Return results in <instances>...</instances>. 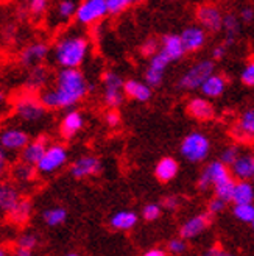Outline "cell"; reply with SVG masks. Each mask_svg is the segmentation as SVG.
<instances>
[{
  "label": "cell",
  "mask_w": 254,
  "mask_h": 256,
  "mask_svg": "<svg viewBox=\"0 0 254 256\" xmlns=\"http://www.w3.org/2000/svg\"><path fill=\"white\" fill-rule=\"evenodd\" d=\"M48 6V0H30V11L34 16H41Z\"/></svg>",
  "instance_id": "obj_44"
},
{
  "label": "cell",
  "mask_w": 254,
  "mask_h": 256,
  "mask_svg": "<svg viewBox=\"0 0 254 256\" xmlns=\"http://www.w3.org/2000/svg\"><path fill=\"white\" fill-rule=\"evenodd\" d=\"M22 2H28L30 4V0H22Z\"/></svg>",
  "instance_id": "obj_57"
},
{
  "label": "cell",
  "mask_w": 254,
  "mask_h": 256,
  "mask_svg": "<svg viewBox=\"0 0 254 256\" xmlns=\"http://www.w3.org/2000/svg\"><path fill=\"white\" fill-rule=\"evenodd\" d=\"M16 116L25 124H36L45 116V106L41 98H36L33 94H23L16 100L14 105Z\"/></svg>",
  "instance_id": "obj_4"
},
{
  "label": "cell",
  "mask_w": 254,
  "mask_h": 256,
  "mask_svg": "<svg viewBox=\"0 0 254 256\" xmlns=\"http://www.w3.org/2000/svg\"><path fill=\"white\" fill-rule=\"evenodd\" d=\"M66 162H67L66 147L61 144H53V146L47 147L41 161L36 164V169H37V174L50 175V174H55L59 169L64 168Z\"/></svg>",
  "instance_id": "obj_5"
},
{
  "label": "cell",
  "mask_w": 254,
  "mask_h": 256,
  "mask_svg": "<svg viewBox=\"0 0 254 256\" xmlns=\"http://www.w3.org/2000/svg\"><path fill=\"white\" fill-rule=\"evenodd\" d=\"M251 228L254 230V219H253V222H251Z\"/></svg>",
  "instance_id": "obj_56"
},
{
  "label": "cell",
  "mask_w": 254,
  "mask_h": 256,
  "mask_svg": "<svg viewBox=\"0 0 254 256\" xmlns=\"http://www.w3.org/2000/svg\"><path fill=\"white\" fill-rule=\"evenodd\" d=\"M226 89V80L223 78L222 75H209L208 78L205 80V83L201 84L200 91L205 94L206 97H220Z\"/></svg>",
  "instance_id": "obj_25"
},
{
  "label": "cell",
  "mask_w": 254,
  "mask_h": 256,
  "mask_svg": "<svg viewBox=\"0 0 254 256\" xmlns=\"http://www.w3.org/2000/svg\"><path fill=\"white\" fill-rule=\"evenodd\" d=\"M254 200V188L248 180H239L234 188L233 202L234 203H251Z\"/></svg>",
  "instance_id": "obj_30"
},
{
  "label": "cell",
  "mask_w": 254,
  "mask_h": 256,
  "mask_svg": "<svg viewBox=\"0 0 254 256\" xmlns=\"http://www.w3.org/2000/svg\"><path fill=\"white\" fill-rule=\"evenodd\" d=\"M89 52V41L83 34L62 36L56 42L53 56L61 68H80Z\"/></svg>",
  "instance_id": "obj_2"
},
{
  "label": "cell",
  "mask_w": 254,
  "mask_h": 256,
  "mask_svg": "<svg viewBox=\"0 0 254 256\" xmlns=\"http://www.w3.org/2000/svg\"><path fill=\"white\" fill-rule=\"evenodd\" d=\"M178 170H180V166H178L176 160L167 156V158H162L156 164L155 175H156V178L159 182L167 183V182H172L173 178L178 175Z\"/></svg>",
  "instance_id": "obj_24"
},
{
  "label": "cell",
  "mask_w": 254,
  "mask_h": 256,
  "mask_svg": "<svg viewBox=\"0 0 254 256\" xmlns=\"http://www.w3.org/2000/svg\"><path fill=\"white\" fill-rule=\"evenodd\" d=\"M242 83L244 84H247V86H254V60L253 61H250L247 66H245V69H244V72H242Z\"/></svg>",
  "instance_id": "obj_42"
},
{
  "label": "cell",
  "mask_w": 254,
  "mask_h": 256,
  "mask_svg": "<svg viewBox=\"0 0 254 256\" xmlns=\"http://www.w3.org/2000/svg\"><path fill=\"white\" fill-rule=\"evenodd\" d=\"M230 175V170H228V166L222 161H212L209 162L205 169H203L200 180H198V188L200 190H206L211 186H214L215 182H219L220 178Z\"/></svg>",
  "instance_id": "obj_11"
},
{
  "label": "cell",
  "mask_w": 254,
  "mask_h": 256,
  "mask_svg": "<svg viewBox=\"0 0 254 256\" xmlns=\"http://www.w3.org/2000/svg\"><path fill=\"white\" fill-rule=\"evenodd\" d=\"M142 2H145V0H130L131 5H137V4H142Z\"/></svg>",
  "instance_id": "obj_53"
},
{
  "label": "cell",
  "mask_w": 254,
  "mask_h": 256,
  "mask_svg": "<svg viewBox=\"0 0 254 256\" xmlns=\"http://www.w3.org/2000/svg\"><path fill=\"white\" fill-rule=\"evenodd\" d=\"M30 142V136L27 132L17 126H6L0 130V146L8 153H19Z\"/></svg>",
  "instance_id": "obj_9"
},
{
  "label": "cell",
  "mask_w": 254,
  "mask_h": 256,
  "mask_svg": "<svg viewBox=\"0 0 254 256\" xmlns=\"http://www.w3.org/2000/svg\"><path fill=\"white\" fill-rule=\"evenodd\" d=\"M48 55V47L44 42H34L30 44L28 47L23 48V52L20 54V62L27 68H34L47 58Z\"/></svg>",
  "instance_id": "obj_13"
},
{
  "label": "cell",
  "mask_w": 254,
  "mask_h": 256,
  "mask_svg": "<svg viewBox=\"0 0 254 256\" xmlns=\"http://www.w3.org/2000/svg\"><path fill=\"white\" fill-rule=\"evenodd\" d=\"M236 219L245 224H251L254 219V204L251 203H236V206L233 210Z\"/></svg>",
  "instance_id": "obj_36"
},
{
  "label": "cell",
  "mask_w": 254,
  "mask_h": 256,
  "mask_svg": "<svg viewBox=\"0 0 254 256\" xmlns=\"http://www.w3.org/2000/svg\"><path fill=\"white\" fill-rule=\"evenodd\" d=\"M103 84H105V92H103L105 104L111 108H117L123 102L125 82L120 78L119 74L108 70L103 74Z\"/></svg>",
  "instance_id": "obj_8"
},
{
  "label": "cell",
  "mask_w": 254,
  "mask_h": 256,
  "mask_svg": "<svg viewBox=\"0 0 254 256\" xmlns=\"http://www.w3.org/2000/svg\"><path fill=\"white\" fill-rule=\"evenodd\" d=\"M253 182H254V172H253Z\"/></svg>",
  "instance_id": "obj_58"
},
{
  "label": "cell",
  "mask_w": 254,
  "mask_h": 256,
  "mask_svg": "<svg viewBox=\"0 0 254 256\" xmlns=\"http://www.w3.org/2000/svg\"><path fill=\"white\" fill-rule=\"evenodd\" d=\"M3 102H5V94H3L2 91H0V105H2Z\"/></svg>",
  "instance_id": "obj_54"
},
{
  "label": "cell",
  "mask_w": 254,
  "mask_h": 256,
  "mask_svg": "<svg viewBox=\"0 0 254 256\" xmlns=\"http://www.w3.org/2000/svg\"><path fill=\"white\" fill-rule=\"evenodd\" d=\"M8 216H9V219L12 222H16V224L27 222L30 219V216H31V203L28 200H25V198H20L19 203L16 204V208L12 210Z\"/></svg>",
  "instance_id": "obj_33"
},
{
  "label": "cell",
  "mask_w": 254,
  "mask_h": 256,
  "mask_svg": "<svg viewBox=\"0 0 254 256\" xmlns=\"http://www.w3.org/2000/svg\"><path fill=\"white\" fill-rule=\"evenodd\" d=\"M48 144H47V139L45 138H37L34 140H30V142L23 147V150L20 152V160L36 166L37 162L41 161L42 155L45 153Z\"/></svg>",
  "instance_id": "obj_15"
},
{
  "label": "cell",
  "mask_w": 254,
  "mask_h": 256,
  "mask_svg": "<svg viewBox=\"0 0 254 256\" xmlns=\"http://www.w3.org/2000/svg\"><path fill=\"white\" fill-rule=\"evenodd\" d=\"M206 254H209V256H220V254H225V252L222 250V247H219V246H214V247H211L209 248V252H206Z\"/></svg>",
  "instance_id": "obj_51"
},
{
  "label": "cell",
  "mask_w": 254,
  "mask_h": 256,
  "mask_svg": "<svg viewBox=\"0 0 254 256\" xmlns=\"http://www.w3.org/2000/svg\"><path fill=\"white\" fill-rule=\"evenodd\" d=\"M36 172H37L36 166L28 164V162H25L22 160L11 168V176L14 178L16 182H19V183H28V182H31L33 178H34V175H36Z\"/></svg>",
  "instance_id": "obj_28"
},
{
  "label": "cell",
  "mask_w": 254,
  "mask_h": 256,
  "mask_svg": "<svg viewBox=\"0 0 254 256\" xmlns=\"http://www.w3.org/2000/svg\"><path fill=\"white\" fill-rule=\"evenodd\" d=\"M141 50H142V54H144V55H147V56H153L155 54H158V52H159L161 48H159L158 41H156V40H153V38H150V40H147V41L142 44Z\"/></svg>",
  "instance_id": "obj_43"
},
{
  "label": "cell",
  "mask_w": 254,
  "mask_h": 256,
  "mask_svg": "<svg viewBox=\"0 0 254 256\" xmlns=\"http://www.w3.org/2000/svg\"><path fill=\"white\" fill-rule=\"evenodd\" d=\"M161 50L166 54L172 61H176L184 56L187 52L181 34H166L161 41Z\"/></svg>",
  "instance_id": "obj_16"
},
{
  "label": "cell",
  "mask_w": 254,
  "mask_h": 256,
  "mask_svg": "<svg viewBox=\"0 0 254 256\" xmlns=\"http://www.w3.org/2000/svg\"><path fill=\"white\" fill-rule=\"evenodd\" d=\"M240 18H242V20H244L245 24L253 22V20H254V10H253L251 6H245V8L242 10V12H240Z\"/></svg>",
  "instance_id": "obj_49"
},
{
  "label": "cell",
  "mask_w": 254,
  "mask_h": 256,
  "mask_svg": "<svg viewBox=\"0 0 254 256\" xmlns=\"http://www.w3.org/2000/svg\"><path fill=\"white\" fill-rule=\"evenodd\" d=\"M137 224V214L133 211H119L109 220L111 228L119 230V232H130Z\"/></svg>",
  "instance_id": "obj_26"
},
{
  "label": "cell",
  "mask_w": 254,
  "mask_h": 256,
  "mask_svg": "<svg viewBox=\"0 0 254 256\" xmlns=\"http://www.w3.org/2000/svg\"><path fill=\"white\" fill-rule=\"evenodd\" d=\"M100 172H101V164L98 158L91 156V155L78 158L70 168L72 176L77 178V180H81V178H87V176H95Z\"/></svg>",
  "instance_id": "obj_12"
},
{
  "label": "cell",
  "mask_w": 254,
  "mask_h": 256,
  "mask_svg": "<svg viewBox=\"0 0 254 256\" xmlns=\"http://www.w3.org/2000/svg\"><path fill=\"white\" fill-rule=\"evenodd\" d=\"M226 208V202L220 197H215L209 202V212L211 214H220Z\"/></svg>",
  "instance_id": "obj_45"
},
{
  "label": "cell",
  "mask_w": 254,
  "mask_h": 256,
  "mask_svg": "<svg viewBox=\"0 0 254 256\" xmlns=\"http://www.w3.org/2000/svg\"><path fill=\"white\" fill-rule=\"evenodd\" d=\"M145 254L147 256H164V254H166V252H164L162 248H150Z\"/></svg>",
  "instance_id": "obj_52"
},
{
  "label": "cell",
  "mask_w": 254,
  "mask_h": 256,
  "mask_svg": "<svg viewBox=\"0 0 254 256\" xmlns=\"http://www.w3.org/2000/svg\"><path fill=\"white\" fill-rule=\"evenodd\" d=\"M233 176L237 180H250L254 172V156L250 153H240V156L231 166Z\"/></svg>",
  "instance_id": "obj_19"
},
{
  "label": "cell",
  "mask_w": 254,
  "mask_h": 256,
  "mask_svg": "<svg viewBox=\"0 0 254 256\" xmlns=\"http://www.w3.org/2000/svg\"><path fill=\"white\" fill-rule=\"evenodd\" d=\"M142 216H144L145 220L153 222V220L159 219V216H161V206H159V204H156V203L145 204L144 211H142Z\"/></svg>",
  "instance_id": "obj_40"
},
{
  "label": "cell",
  "mask_w": 254,
  "mask_h": 256,
  "mask_svg": "<svg viewBox=\"0 0 254 256\" xmlns=\"http://www.w3.org/2000/svg\"><path fill=\"white\" fill-rule=\"evenodd\" d=\"M187 52H197L206 42V32L201 27H189L181 33Z\"/></svg>",
  "instance_id": "obj_20"
},
{
  "label": "cell",
  "mask_w": 254,
  "mask_h": 256,
  "mask_svg": "<svg viewBox=\"0 0 254 256\" xmlns=\"http://www.w3.org/2000/svg\"><path fill=\"white\" fill-rule=\"evenodd\" d=\"M164 80V70L155 69L148 66L147 72H145V83H148L151 88H158Z\"/></svg>",
  "instance_id": "obj_37"
},
{
  "label": "cell",
  "mask_w": 254,
  "mask_h": 256,
  "mask_svg": "<svg viewBox=\"0 0 254 256\" xmlns=\"http://www.w3.org/2000/svg\"><path fill=\"white\" fill-rule=\"evenodd\" d=\"M172 2H176V0H172Z\"/></svg>",
  "instance_id": "obj_59"
},
{
  "label": "cell",
  "mask_w": 254,
  "mask_h": 256,
  "mask_svg": "<svg viewBox=\"0 0 254 256\" xmlns=\"http://www.w3.org/2000/svg\"><path fill=\"white\" fill-rule=\"evenodd\" d=\"M197 19L200 22L201 27H205V30H209L212 33H217L223 30V16L222 11L214 6V5H203L197 11Z\"/></svg>",
  "instance_id": "obj_10"
},
{
  "label": "cell",
  "mask_w": 254,
  "mask_h": 256,
  "mask_svg": "<svg viewBox=\"0 0 254 256\" xmlns=\"http://www.w3.org/2000/svg\"><path fill=\"white\" fill-rule=\"evenodd\" d=\"M106 5H108V14L117 16L120 12H123L131 4H130V0H106Z\"/></svg>",
  "instance_id": "obj_39"
},
{
  "label": "cell",
  "mask_w": 254,
  "mask_h": 256,
  "mask_svg": "<svg viewBox=\"0 0 254 256\" xmlns=\"http://www.w3.org/2000/svg\"><path fill=\"white\" fill-rule=\"evenodd\" d=\"M20 200L19 190L9 183H0V212L9 214Z\"/></svg>",
  "instance_id": "obj_18"
},
{
  "label": "cell",
  "mask_w": 254,
  "mask_h": 256,
  "mask_svg": "<svg viewBox=\"0 0 254 256\" xmlns=\"http://www.w3.org/2000/svg\"><path fill=\"white\" fill-rule=\"evenodd\" d=\"M211 224V216L209 214H198L192 219H189L187 222L183 224L181 226V238L184 239H194L197 236H200L201 233H205L208 226Z\"/></svg>",
  "instance_id": "obj_14"
},
{
  "label": "cell",
  "mask_w": 254,
  "mask_h": 256,
  "mask_svg": "<svg viewBox=\"0 0 254 256\" xmlns=\"http://www.w3.org/2000/svg\"><path fill=\"white\" fill-rule=\"evenodd\" d=\"M89 84L78 68H61L56 75L55 88L45 89L41 94V102L45 108H70L86 97Z\"/></svg>",
  "instance_id": "obj_1"
},
{
  "label": "cell",
  "mask_w": 254,
  "mask_h": 256,
  "mask_svg": "<svg viewBox=\"0 0 254 256\" xmlns=\"http://www.w3.org/2000/svg\"><path fill=\"white\" fill-rule=\"evenodd\" d=\"M214 74V62L212 61H200L195 66L187 69L184 75L180 78V88L184 91H197L205 83L209 75Z\"/></svg>",
  "instance_id": "obj_6"
},
{
  "label": "cell",
  "mask_w": 254,
  "mask_h": 256,
  "mask_svg": "<svg viewBox=\"0 0 254 256\" xmlns=\"http://www.w3.org/2000/svg\"><path fill=\"white\" fill-rule=\"evenodd\" d=\"M214 60H222L225 55H226V44L225 46H219L214 48Z\"/></svg>",
  "instance_id": "obj_50"
},
{
  "label": "cell",
  "mask_w": 254,
  "mask_h": 256,
  "mask_svg": "<svg viewBox=\"0 0 254 256\" xmlns=\"http://www.w3.org/2000/svg\"><path fill=\"white\" fill-rule=\"evenodd\" d=\"M5 254H6L5 248H2V247H0V256H5Z\"/></svg>",
  "instance_id": "obj_55"
},
{
  "label": "cell",
  "mask_w": 254,
  "mask_h": 256,
  "mask_svg": "<svg viewBox=\"0 0 254 256\" xmlns=\"http://www.w3.org/2000/svg\"><path fill=\"white\" fill-rule=\"evenodd\" d=\"M106 124L109 125V126H117L119 124H120V116H119V112L116 111V110H111L108 114H106Z\"/></svg>",
  "instance_id": "obj_48"
},
{
  "label": "cell",
  "mask_w": 254,
  "mask_h": 256,
  "mask_svg": "<svg viewBox=\"0 0 254 256\" xmlns=\"http://www.w3.org/2000/svg\"><path fill=\"white\" fill-rule=\"evenodd\" d=\"M187 250V244H186V239L184 238H178V239H172L169 242V252L172 254H183Z\"/></svg>",
  "instance_id": "obj_41"
},
{
  "label": "cell",
  "mask_w": 254,
  "mask_h": 256,
  "mask_svg": "<svg viewBox=\"0 0 254 256\" xmlns=\"http://www.w3.org/2000/svg\"><path fill=\"white\" fill-rule=\"evenodd\" d=\"M47 80H48V70L39 64V66L31 68L27 84L30 89H42L47 84Z\"/></svg>",
  "instance_id": "obj_34"
},
{
  "label": "cell",
  "mask_w": 254,
  "mask_h": 256,
  "mask_svg": "<svg viewBox=\"0 0 254 256\" xmlns=\"http://www.w3.org/2000/svg\"><path fill=\"white\" fill-rule=\"evenodd\" d=\"M214 192L215 197H220L225 202H233V194H234V188H236V182L231 175H226L223 178H220L219 182L214 183Z\"/></svg>",
  "instance_id": "obj_29"
},
{
  "label": "cell",
  "mask_w": 254,
  "mask_h": 256,
  "mask_svg": "<svg viewBox=\"0 0 254 256\" xmlns=\"http://www.w3.org/2000/svg\"><path fill=\"white\" fill-rule=\"evenodd\" d=\"M8 152L0 146V178H2L8 170Z\"/></svg>",
  "instance_id": "obj_46"
},
{
  "label": "cell",
  "mask_w": 254,
  "mask_h": 256,
  "mask_svg": "<svg viewBox=\"0 0 254 256\" xmlns=\"http://www.w3.org/2000/svg\"><path fill=\"white\" fill-rule=\"evenodd\" d=\"M239 19L234 14H228L223 19V32L226 36V46H231L234 44L236 38L239 34Z\"/></svg>",
  "instance_id": "obj_35"
},
{
  "label": "cell",
  "mask_w": 254,
  "mask_h": 256,
  "mask_svg": "<svg viewBox=\"0 0 254 256\" xmlns=\"http://www.w3.org/2000/svg\"><path fill=\"white\" fill-rule=\"evenodd\" d=\"M125 96H128L137 102H148L151 98V86L137 80H128L123 84Z\"/></svg>",
  "instance_id": "obj_23"
},
{
  "label": "cell",
  "mask_w": 254,
  "mask_h": 256,
  "mask_svg": "<svg viewBox=\"0 0 254 256\" xmlns=\"http://www.w3.org/2000/svg\"><path fill=\"white\" fill-rule=\"evenodd\" d=\"M78 5H80L78 0H59L55 8V12H53V18H55L56 24H66L72 18H75Z\"/></svg>",
  "instance_id": "obj_27"
},
{
  "label": "cell",
  "mask_w": 254,
  "mask_h": 256,
  "mask_svg": "<svg viewBox=\"0 0 254 256\" xmlns=\"http://www.w3.org/2000/svg\"><path fill=\"white\" fill-rule=\"evenodd\" d=\"M108 14L106 0H83L77 8L75 20L81 25H92Z\"/></svg>",
  "instance_id": "obj_7"
},
{
  "label": "cell",
  "mask_w": 254,
  "mask_h": 256,
  "mask_svg": "<svg viewBox=\"0 0 254 256\" xmlns=\"http://www.w3.org/2000/svg\"><path fill=\"white\" fill-rule=\"evenodd\" d=\"M162 206L169 210V211H175L178 206H180V198L175 197V196H169L162 200Z\"/></svg>",
  "instance_id": "obj_47"
},
{
  "label": "cell",
  "mask_w": 254,
  "mask_h": 256,
  "mask_svg": "<svg viewBox=\"0 0 254 256\" xmlns=\"http://www.w3.org/2000/svg\"><path fill=\"white\" fill-rule=\"evenodd\" d=\"M37 246V236L33 233H25L19 236L16 244V254L17 256H30Z\"/></svg>",
  "instance_id": "obj_32"
},
{
  "label": "cell",
  "mask_w": 254,
  "mask_h": 256,
  "mask_svg": "<svg viewBox=\"0 0 254 256\" xmlns=\"http://www.w3.org/2000/svg\"><path fill=\"white\" fill-rule=\"evenodd\" d=\"M187 111L192 118H195L197 120H211L214 118V106L209 104L205 98H194L189 102L187 105Z\"/></svg>",
  "instance_id": "obj_22"
},
{
  "label": "cell",
  "mask_w": 254,
  "mask_h": 256,
  "mask_svg": "<svg viewBox=\"0 0 254 256\" xmlns=\"http://www.w3.org/2000/svg\"><path fill=\"white\" fill-rule=\"evenodd\" d=\"M233 134L239 140H251L254 138V108L247 110L233 128Z\"/></svg>",
  "instance_id": "obj_17"
},
{
  "label": "cell",
  "mask_w": 254,
  "mask_h": 256,
  "mask_svg": "<svg viewBox=\"0 0 254 256\" xmlns=\"http://www.w3.org/2000/svg\"><path fill=\"white\" fill-rule=\"evenodd\" d=\"M209 139L203 133H190L181 142V155L190 162H201L209 155Z\"/></svg>",
  "instance_id": "obj_3"
},
{
  "label": "cell",
  "mask_w": 254,
  "mask_h": 256,
  "mask_svg": "<svg viewBox=\"0 0 254 256\" xmlns=\"http://www.w3.org/2000/svg\"><path fill=\"white\" fill-rule=\"evenodd\" d=\"M67 219V211L61 206L48 208L42 212V220L47 226H59L66 222Z\"/></svg>",
  "instance_id": "obj_31"
},
{
  "label": "cell",
  "mask_w": 254,
  "mask_h": 256,
  "mask_svg": "<svg viewBox=\"0 0 254 256\" xmlns=\"http://www.w3.org/2000/svg\"><path fill=\"white\" fill-rule=\"evenodd\" d=\"M84 125L83 114L80 111H69L61 120V134L66 139L73 138Z\"/></svg>",
  "instance_id": "obj_21"
},
{
  "label": "cell",
  "mask_w": 254,
  "mask_h": 256,
  "mask_svg": "<svg viewBox=\"0 0 254 256\" xmlns=\"http://www.w3.org/2000/svg\"><path fill=\"white\" fill-rule=\"evenodd\" d=\"M239 156H240V148H239L237 146H230V147H226V148L222 152L220 161L231 168V166L234 164V161H236Z\"/></svg>",
  "instance_id": "obj_38"
}]
</instances>
